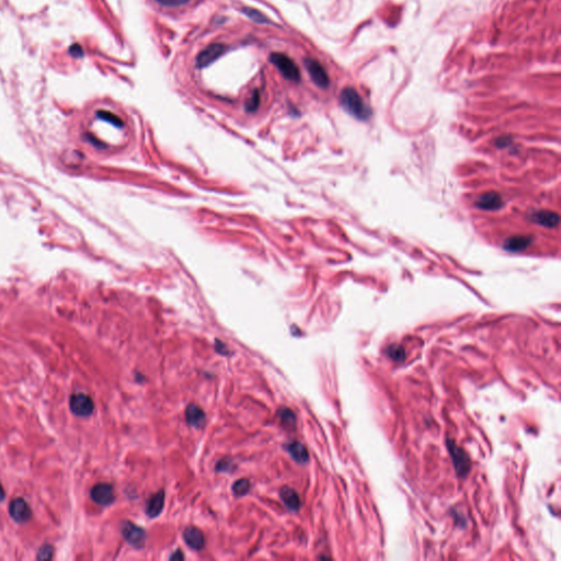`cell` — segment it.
Masks as SVG:
<instances>
[{
  "instance_id": "6da1fadb",
  "label": "cell",
  "mask_w": 561,
  "mask_h": 561,
  "mask_svg": "<svg viewBox=\"0 0 561 561\" xmlns=\"http://www.w3.org/2000/svg\"><path fill=\"white\" fill-rule=\"evenodd\" d=\"M340 103L345 112L360 121H366L372 117V110L363 101L362 97L354 88H344L340 93Z\"/></svg>"
},
{
  "instance_id": "7a4b0ae2",
  "label": "cell",
  "mask_w": 561,
  "mask_h": 561,
  "mask_svg": "<svg viewBox=\"0 0 561 561\" xmlns=\"http://www.w3.org/2000/svg\"><path fill=\"white\" fill-rule=\"evenodd\" d=\"M270 61L274 66H276V68H278V70L282 72V75L286 79L292 81H300L301 72L298 66L287 55L282 53H273L270 56Z\"/></svg>"
},
{
  "instance_id": "3957f363",
  "label": "cell",
  "mask_w": 561,
  "mask_h": 561,
  "mask_svg": "<svg viewBox=\"0 0 561 561\" xmlns=\"http://www.w3.org/2000/svg\"><path fill=\"white\" fill-rule=\"evenodd\" d=\"M228 49V46L220 44V43H214L209 45L206 48L197 55L196 57V68H205L210 66L212 63L218 60L221 55H224Z\"/></svg>"
},
{
  "instance_id": "277c9868",
  "label": "cell",
  "mask_w": 561,
  "mask_h": 561,
  "mask_svg": "<svg viewBox=\"0 0 561 561\" xmlns=\"http://www.w3.org/2000/svg\"><path fill=\"white\" fill-rule=\"evenodd\" d=\"M69 407L72 414L79 417H88L95 409L92 399L85 394L72 395L69 399Z\"/></svg>"
},
{
  "instance_id": "5b68a950",
  "label": "cell",
  "mask_w": 561,
  "mask_h": 561,
  "mask_svg": "<svg viewBox=\"0 0 561 561\" xmlns=\"http://www.w3.org/2000/svg\"><path fill=\"white\" fill-rule=\"evenodd\" d=\"M121 532L125 540L135 548H142L145 545L146 533L143 529L136 526L130 522H124L122 524Z\"/></svg>"
},
{
  "instance_id": "8992f818",
  "label": "cell",
  "mask_w": 561,
  "mask_h": 561,
  "mask_svg": "<svg viewBox=\"0 0 561 561\" xmlns=\"http://www.w3.org/2000/svg\"><path fill=\"white\" fill-rule=\"evenodd\" d=\"M305 66H306L307 71L311 80L313 81V84L321 89H327L329 87L330 79L327 71L323 67V65L315 60L306 59L305 60Z\"/></svg>"
},
{
  "instance_id": "52a82bcc",
  "label": "cell",
  "mask_w": 561,
  "mask_h": 561,
  "mask_svg": "<svg viewBox=\"0 0 561 561\" xmlns=\"http://www.w3.org/2000/svg\"><path fill=\"white\" fill-rule=\"evenodd\" d=\"M9 513L11 517L18 523H26L32 516V511L26 500L22 498L13 499L9 506Z\"/></svg>"
},
{
  "instance_id": "ba28073f",
  "label": "cell",
  "mask_w": 561,
  "mask_h": 561,
  "mask_svg": "<svg viewBox=\"0 0 561 561\" xmlns=\"http://www.w3.org/2000/svg\"><path fill=\"white\" fill-rule=\"evenodd\" d=\"M92 500L100 506H109L114 501L113 487L108 483H98L91 489Z\"/></svg>"
},
{
  "instance_id": "9c48e42d",
  "label": "cell",
  "mask_w": 561,
  "mask_h": 561,
  "mask_svg": "<svg viewBox=\"0 0 561 561\" xmlns=\"http://www.w3.org/2000/svg\"><path fill=\"white\" fill-rule=\"evenodd\" d=\"M448 445H450V451L452 454L454 465H455L456 472L458 473L459 476H465L469 470L468 457L466 456V454L463 450L457 447L456 445H454L452 442H448Z\"/></svg>"
},
{
  "instance_id": "30bf717a",
  "label": "cell",
  "mask_w": 561,
  "mask_h": 561,
  "mask_svg": "<svg viewBox=\"0 0 561 561\" xmlns=\"http://www.w3.org/2000/svg\"><path fill=\"white\" fill-rule=\"evenodd\" d=\"M503 201L501 196L496 192H488L482 194L476 201V206L483 211H497L502 208Z\"/></svg>"
},
{
  "instance_id": "8fae6325",
  "label": "cell",
  "mask_w": 561,
  "mask_h": 561,
  "mask_svg": "<svg viewBox=\"0 0 561 561\" xmlns=\"http://www.w3.org/2000/svg\"><path fill=\"white\" fill-rule=\"evenodd\" d=\"M183 538L188 546L195 550H201L205 546V538L203 533L195 527H188L183 533Z\"/></svg>"
},
{
  "instance_id": "7c38bea8",
  "label": "cell",
  "mask_w": 561,
  "mask_h": 561,
  "mask_svg": "<svg viewBox=\"0 0 561 561\" xmlns=\"http://www.w3.org/2000/svg\"><path fill=\"white\" fill-rule=\"evenodd\" d=\"M531 219L535 222V224L551 228L558 225L559 222V216L557 213L550 212V211H539L534 213L531 216Z\"/></svg>"
},
{
  "instance_id": "4fadbf2b",
  "label": "cell",
  "mask_w": 561,
  "mask_h": 561,
  "mask_svg": "<svg viewBox=\"0 0 561 561\" xmlns=\"http://www.w3.org/2000/svg\"><path fill=\"white\" fill-rule=\"evenodd\" d=\"M533 237L530 236H514L509 238L504 244V249L510 252L523 251L532 245Z\"/></svg>"
},
{
  "instance_id": "5bb4252c",
  "label": "cell",
  "mask_w": 561,
  "mask_h": 561,
  "mask_svg": "<svg viewBox=\"0 0 561 561\" xmlns=\"http://www.w3.org/2000/svg\"><path fill=\"white\" fill-rule=\"evenodd\" d=\"M280 499L283 500L285 506L291 511H297L301 508V500L298 494L290 487H283L279 491Z\"/></svg>"
},
{
  "instance_id": "9a60e30c",
  "label": "cell",
  "mask_w": 561,
  "mask_h": 561,
  "mask_svg": "<svg viewBox=\"0 0 561 561\" xmlns=\"http://www.w3.org/2000/svg\"><path fill=\"white\" fill-rule=\"evenodd\" d=\"M185 419L189 424L195 427H201L205 423V415L203 410L195 405L188 406L185 410Z\"/></svg>"
},
{
  "instance_id": "2e32d148",
  "label": "cell",
  "mask_w": 561,
  "mask_h": 561,
  "mask_svg": "<svg viewBox=\"0 0 561 561\" xmlns=\"http://www.w3.org/2000/svg\"><path fill=\"white\" fill-rule=\"evenodd\" d=\"M163 504H164V492L159 491L158 493L154 494V496L151 498V500L148 501L147 509H146L147 515L151 517L158 516L163 509Z\"/></svg>"
},
{
  "instance_id": "e0dca14e",
  "label": "cell",
  "mask_w": 561,
  "mask_h": 561,
  "mask_svg": "<svg viewBox=\"0 0 561 561\" xmlns=\"http://www.w3.org/2000/svg\"><path fill=\"white\" fill-rule=\"evenodd\" d=\"M287 450H288V452H290L292 457L297 461V463L305 464V463H307V461H308V459H309L308 452H307L306 447H305L302 443L292 442L291 444L287 445Z\"/></svg>"
},
{
  "instance_id": "ac0fdd59",
  "label": "cell",
  "mask_w": 561,
  "mask_h": 561,
  "mask_svg": "<svg viewBox=\"0 0 561 561\" xmlns=\"http://www.w3.org/2000/svg\"><path fill=\"white\" fill-rule=\"evenodd\" d=\"M279 418H280V423H282V425L286 428V430H293V428H295L296 418L291 410L284 409L280 411Z\"/></svg>"
},
{
  "instance_id": "d6986e66",
  "label": "cell",
  "mask_w": 561,
  "mask_h": 561,
  "mask_svg": "<svg viewBox=\"0 0 561 561\" xmlns=\"http://www.w3.org/2000/svg\"><path fill=\"white\" fill-rule=\"evenodd\" d=\"M387 353H388V356L397 362H401V361H405L406 359V352H405V349L402 348L401 345H398V344H392L390 345L388 349H387Z\"/></svg>"
},
{
  "instance_id": "ffe728a7",
  "label": "cell",
  "mask_w": 561,
  "mask_h": 561,
  "mask_svg": "<svg viewBox=\"0 0 561 561\" xmlns=\"http://www.w3.org/2000/svg\"><path fill=\"white\" fill-rule=\"evenodd\" d=\"M242 12L248 16V18H250L251 20L258 22V23H268L269 22V19L267 18V16L261 13L260 11L253 9V8H245V9L242 10Z\"/></svg>"
},
{
  "instance_id": "44dd1931",
  "label": "cell",
  "mask_w": 561,
  "mask_h": 561,
  "mask_svg": "<svg viewBox=\"0 0 561 561\" xmlns=\"http://www.w3.org/2000/svg\"><path fill=\"white\" fill-rule=\"evenodd\" d=\"M250 489V482L247 479L237 480L233 487V491L237 496H245Z\"/></svg>"
},
{
  "instance_id": "7402d4cb",
  "label": "cell",
  "mask_w": 561,
  "mask_h": 561,
  "mask_svg": "<svg viewBox=\"0 0 561 561\" xmlns=\"http://www.w3.org/2000/svg\"><path fill=\"white\" fill-rule=\"evenodd\" d=\"M260 105V93L258 90H254L252 92L248 102L246 103L247 112H255Z\"/></svg>"
},
{
  "instance_id": "603a6c76",
  "label": "cell",
  "mask_w": 561,
  "mask_h": 561,
  "mask_svg": "<svg viewBox=\"0 0 561 561\" xmlns=\"http://www.w3.org/2000/svg\"><path fill=\"white\" fill-rule=\"evenodd\" d=\"M98 115H99V117H100L102 120L108 121V122L112 123V124H114V125L120 126V127L123 126V122H122V120H121L120 118H118L117 115H114L113 113H111V112L100 111V112H98Z\"/></svg>"
},
{
  "instance_id": "cb8c5ba5",
  "label": "cell",
  "mask_w": 561,
  "mask_h": 561,
  "mask_svg": "<svg viewBox=\"0 0 561 561\" xmlns=\"http://www.w3.org/2000/svg\"><path fill=\"white\" fill-rule=\"evenodd\" d=\"M53 547L51 545H45L41 548L38 552V559L39 560H49L53 557Z\"/></svg>"
},
{
  "instance_id": "d4e9b609",
  "label": "cell",
  "mask_w": 561,
  "mask_h": 561,
  "mask_svg": "<svg viewBox=\"0 0 561 561\" xmlns=\"http://www.w3.org/2000/svg\"><path fill=\"white\" fill-rule=\"evenodd\" d=\"M156 2L163 7H178L185 5L191 0H156Z\"/></svg>"
},
{
  "instance_id": "484cf974",
  "label": "cell",
  "mask_w": 561,
  "mask_h": 561,
  "mask_svg": "<svg viewBox=\"0 0 561 561\" xmlns=\"http://www.w3.org/2000/svg\"><path fill=\"white\" fill-rule=\"evenodd\" d=\"M510 143H511V138L510 137H500L499 139H497V142H496L497 146L500 147V148L508 146Z\"/></svg>"
},
{
  "instance_id": "4316f807",
  "label": "cell",
  "mask_w": 561,
  "mask_h": 561,
  "mask_svg": "<svg viewBox=\"0 0 561 561\" xmlns=\"http://www.w3.org/2000/svg\"><path fill=\"white\" fill-rule=\"evenodd\" d=\"M183 558H184V557H183V555H182V552H181V550H177V551L175 552V554H173V555L170 557V559H172V560H175V559H183Z\"/></svg>"
},
{
  "instance_id": "83f0119b",
  "label": "cell",
  "mask_w": 561,
  "mask_h": 561,
  "mask_svg": "<svg viewBox=\"0 0 561 561\" xmlns=\"http://www.w3.org/2000/svg\"><path fill=\"white\" fill-rule=\"evenodd\" d=\"M4 499H5V490H4L3 484L0 483V501H3Z\"/></svg>"
}]
</instances>
